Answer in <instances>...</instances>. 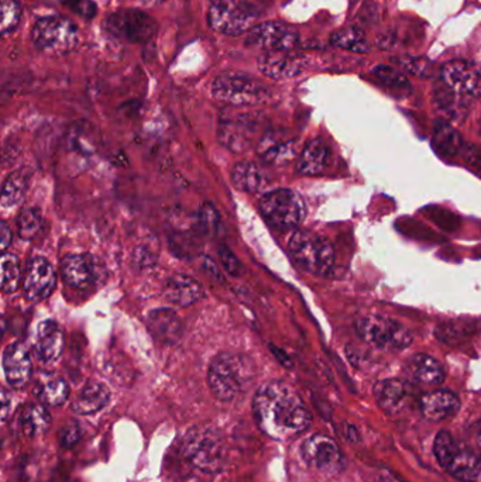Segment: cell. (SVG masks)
Returning a JSON list of instances; mask_svg holds the SVG:
<instances>
[{
	"instance_id": "obj_39",
	"label": "cell",
	"mask_w": 481,
	"mask_h": 482,
	"mask_svg": "<svg viewBox=\"0 0 481 482\" xmlns=\"http://www.w3.org/2000/svg\"><path fill=\"white\" fill-rule=\"evenodd\" d=\"M373 73L382 85L391 88V90H404V88H408L409 86L407 78H404L402 73H399V71L394 70L391 66H375Z\"/></svg>"
},
{
	"instance_id": "obj_4",
	"label": "cell",
	"mask_w": 481,
	"mask_h": 482,
	"mask_svg": "<svg viewBox=\"0 0 481 482\" xmlns=\"http://www.w3.org/2000/svg\"><path fill=\"white\" fill-rule=\"evenodd\" d=\"M292 258L304 270L315 275H328L335 265V248L328 238L309 230H298L288 243Z\"/></svg>"
},
{
	"instance_id": "obj_9",
	"label": "cell",
	"mask_w": 481,
	"mask_h": 482,
	"mask_svg": "<svg viewBox=\"0 0 481 482\" xmlns=\"http://www.w3.org/2000/svg\"><path fill=\"white\" fill-rule=\"evenodd\" d=\"M34 46L51 56L73 51L78 44V29L65 17L47 16L37 22L31 33Z\"/></svg>"
},
{
	"instance_id": "obj_22",
	"label": "cell",
	"mask_w": 481,
	"mask_h": 482,
	"mask_svg": "<svg viewBox=\"0 0 481 482\" xmlns=\"http://www.w3.org/2000/svg\"><path fill=\"white\" fill-rule=\"evenodd\" d=\"M289 51L267 53L259 60V68L272 80H288L305 70L306 61L303 56H292Z\"/></svg>"
},
{
	"instance_id": "obj_13",
	"label": "cell",
	"mask_w": 481,
	"mask_h": 482,
	"mask_svg": "<svg viewBox=\"0 0 481 482\" xmlns=\"http://www.w3.org/2000/svg\"><path fill=\"white\" fill-rule=\"evenodd\" d=\"M298 41V33L279 22H267L253 27L247 37V46L256 47L267 53L294 50Z\"/></svg>"
},
{
	"instance_id": "obj_7",
	"label": "cell",
	"mask_w": 481,
	"mask_h": 482,
	"mask_svg": "<svg viewBox=\"0 0 481 482\" xmlns=\"http://www.w3.org/2000/svg\"><path fill=\"white\" fill-rule=\"evenodd\" d=\"M260 211L270 225L279 230L298 228L306 213L303 198L292 189L267 192L260 199Z\"/></svg>"
},
{
	"instance_id": "obj_1",
	"label": "cell",
	"mask_w": 481,
	"mask_h": 482,
	"mask_svg": "<svg viewBox=\"0 0 481 482\" xmlns=\"http://www.w3.org/2000/svg\"><path fill=\"white\" fill-rule=\"evenodd\" d=\"M253 415L260 430L276 440L294 439L313 423L303 398L284 381H271L260 387L253 400Z\"/></svg>"
},
{
	"instance_id": "obj_17",
	"label": "cell",
	"mask_w": 481,
	"mask_h": 482,
	"mask_svg": "<svg viewBox=\"0 0 481 482\" xmlns=\"http://www.w3.org/2000/svg\"><path fill=\"white\" fill-rule=\"evenodd\" d=\"M446 88L458 96L481 95V70L470 61H451L442 68Z\"/></svg>"
},
{
	"instance_id": "obj_5",
	"label": "cell",
	"mask_w": 481,
	"mask_h": 482,
	"mask_svg": "<svg viewBox=\"0 0 481 482\" xmlns=\"http://www.w3.org/2000/svg\"><path fill=\"white\" fill-rule=\"evenodd\" d=\"M356 331L365 343L384 351H401L414 341L411 331L394 319L365 314L356 321Z\"/></svg>"
},
{
	"instance_id": "obj_14",
	"label": "cell",
	"mask_w": 481,
	"mask_h": 482,
	"mask_svg": "<svg viewBox=\"0 0 481 482\" xmlns=\"http://www.w3.org/2000/svg\"><path fill=\"white\" fill-rule=\"evenodd\" d=\"M107 26L113 34L124 37L132 43H146L157 30L156 22L149 14L133 9L112 14L107 19Z\"/></svg>"
},
{
	"instance_id": "obj_11",
	"label": "cell",
	"mask_w": 481,
	"mask_h": 482,
	"mask_svg": "<svg viewBox=\"0 0 481 482\" xmlns=\"http://www.w3.org/2000/svg\"><path fill=\"white\" fill-rule=\"evenodd\" d=\"M262 120L259 113L239 112L223 117L219 139L233 152H243L256 140H262Z\"/></svg>"
},
{
	"instance_id": "obj_33",
	"label": "cell",
	"mask_w": 481,
	"mask_h": 482,
	"mask_svg": "<svg viewBox=\"0 0 481 482\" xmlns=\"http://www.w3.org/2000/svg\"><path fill=\"white\" fill-rule=\"evenodd\" d=\"M331 43L339 48L352 51V53H369V41L365 40V34L358 30L357 27H346L342 30H338L331 37Z\"/></svg>"
},
{
	"instance_id": "obj_16",
	"label": "cell",
	"mask_w": 481,
	"mask_h": 482,
	"mask_svg": "<svg viewBox=\"0 0 481 482\" xmlns=\"http://www.w3.org/2000/svg\"><path fill=\"white\" fill-rule=\"evenodd\" d=\"M373 393L380 409L389 415L405 412L415 400L414 387L408 381L399 378L379 381L373 388Z\"/></svg>"
},
{
	"instance_id": "obj_24",
	"label": "cell",
	"mask_w": 481,
	"mask_h": 482,
	"mask_svg": "<svg viewBox=\"0 0 481 482\" xmlns=\"http://www.w3.org/2000/svg\"><path fill=\"white\" fill-rule=\"evenodd\" d=\"M147 326L157 340L166 344H176L183 337V323L178 314L171 309H154L147 317Z\"/></svg>"
},
{
	"instance_id": "obj_41",
	"label": "cell",
	"mask_w": 481,
	"mask_h": 482,
	"mask_svg": "<svg viewBox=\"0 0 481 482\" xmlns=\"http://www.w3.org/2000/svg\"><path fill=\"white\" fill-rule=\"evenodd\" d=\"M219 258L226 272H229L232 277H239L242 274V264H240L239 258L233 254L230 248L220 247Z\"/></svg>"
},
{
	"instance_id": "obj_28",
	"label": "cell",
	"mask_w": 481,
	"mask_h": 482,
	"mask_svg": "<svg viewBox=\"0 0 481 482\" xmlns=\"http://www.w3.org/2000/svg\"><path fill=\"white\" fill-rule=\"evenodd\" d=\"M110 400L109 388L102 383H90L78 393L73 402V410L77 415H92L107 407Z\"/></svg>"
},
{
	"instance_id": "obj_30",
	"label": "cell",
	"mask_w": 481,
	"mask_h": 482,
	"mask_svg": "<svg viewBox=\"0 0 481 482\" xmlns=\"http://www.w3.org/2000/svg\"><path fill=\"white\" fill-rule=\"evenodd\" d=\"M233 185L247 194H259L266 186V176L257 164L242 161L236 164L232 171Z\"/></svg>"
},
{
	"instance_id": "obj_44",
	"label": "cell",
	"mask_w": 481,
	"mask_h": 482,
	"mask_svg": "<svg viewBox=\"0 0 481 482\" xmlns=\"http://www.w3.org/2000/svg\"><path fill=\"white\" fill-rule=\"evenodd\" d=\"M9 407H11V398L7 395V391L2 392V420L6 422L7 415H9Z\"/></svg>"
},
{
	"instance_id": "obj_18",
	"label": "cell",
	"mask_w": 481,
	"mask_h": 482,
	"mask_svg": "<svg viewBox=\"0 0 481 482\" xmlns=\"http://www.w3.org/2000/svg\"><path fill=\"white\" fill-rule=\"evenodd\" d=\"M56 284V272L48 260L43 257L30 260L23 278V291L29 301H44L53 294Z\"/></svg>"
},
{
	"instance_id": "obj_31",
	"label": "cell",
	"mask_w": 481,
	"mask_h": 482,
	"mask_svg": "<svg viewBox=\"0 0 481 482\" xmlns=\"http://www.w3.org/2000/svg\"><path fill=\"white\" fill-rule=\"evenodd\" d=\"M34 393L46 407H61L70 397V387L67 381L58 375H46L37 383Z\"/></svg>"
},
{
	"instance_id": "obj_20",
	"label": "cell",
	"mask_w": 481,
	"mask_h": 482,
	"mask_svg": "<svg viewBox=\"0 0 481 482\" xmlns=\"http://www.w3.org/2000/svg\"><path fill=\"white\" fill-rule=\"evenodd\" d=\"M31 357L19 341L9 344L4 351V371L7 383L13 388H23L31 378Z\"/></svg>"
},
{
	"instance_id": "obj_37",
	"label": "cell",
	"mask_w": 481,
	"mask_h": 482,
	"mask_svg": "<svg viewBox=\"0 0 481 482\" xmlns=\"http://www.w3.org/2000/svg\"><path fill=\"white\" fill-rule=\"evenodd\" d=\"M200 225L206 235L219 236L223 231L219 211L212 203H203L200 211Z\"/></svg>"
},
{
	"instance_id": "obj_6",
	"label": "cell",
	"mask_w": 481,
	"mask_h": 482,
	"mask_svg": "<svg viewBox=\"0 0 481 482\" xmlns=\"http://www.w3.org/2000/svg\"><path fill=\"white\" fill-rule=\"evenodd\" d=\"M260 11L252 0H210L208 21L213 30L240 36L252 30Z\"/></svg>"
},
{
	"instance_id": "obj_43",
	"label": "cell",
	"mask_w": 481,
	"mask_h": 482,
	"mask_svg": "<svg viewBox=\"0 0 481 482\" xmlns=\"http://www.w3.org/2000/svg\"><path fill=\"white\" fill-rule=\"evenodd\" d=\"M12 243V230L7 225V221H2L0 223V250L2 253H6L7 247Z\"/></svg>"
},
{
	"instance_id": "obj_38",
	"label": "cell",
	"mask_w": 481,
	"mask_h": 482,
	"mask_svg": "<svg viewBox=\"0 0 481 482\" xmlns=\"http://www.w3.org/2000/svg\"><path fill=\"white\" fill-rule=\"evenodd\" d=\"M21 7L17 0H2V33L13 31L21 22Z\"/></svg>"
},
{
	"instance_id": "obj_32",
	"label": "cell",
	"mask_w": 481,
	"mask_h": 482,
	"mask_svg": "<svg viewBox=\"0 0 481 482\" xmlns=\"http://www.w3.org/2000/svg\"><path fill=\"white\" fill-rule=\"evenodd\" d=\"M29 178L30 176L23 169L7 176L2 188V208H16L21 205L29 189Z\"/></svg>"
},
{
	"instance_id": "obj_35",
	"label": "cell",
	"mask_w": 481,
	"mask_h": 482,
	"mask_svg": "<svg viewBox=\"0 0 481 482\" xmlns=\"http://www.w3.org/2000/svg\"><path fill=\"white\" fill-rule=\"evenodd\" d=\"M434 147L443 157H455L461 149V137L453 127L442 125L434 136Z\"/></svg>"
},
{
	"instance_id": "obj_40",
	"label": "cell",
	"mask_w": 481,
	"mask_h": 482,
	"mask_svg": "<svg viewBox=\"0 0 481 482\" xmlns=\"http://www.w3.org/2000/svg\"><path fill=\"white\" fill-rule=\"evenodd\" d=\"M81 436H82V430H81L80 423L75 422V420L65 423L58 432V440H60V444L64 449L75 446L80 442Z\"/></svg>"
},
{
	"instance_id": "obj_12",
	"label": "cell",
	"mask_w": 481,
	"mask_h": 482,
	"mask_svg": "<svg viewBox=\"0 0 481 482\" xmlns=\"http://www.w3.org/2000/svg\"><path fill=\"white\" fill-rule=\"evenodd\" d=\"M301 454L306 466L321 474L333 476L345 469V457L340 447L326 435H314L306 439L301 447Z\"/></svg>"
},
{
	"instance_id": "obj_3",
	"label": "cell",
	"mask_w": 481,
	"mask_h": 482,
	"mask_svg": "<svg viewBox=\"0 0 481 482\" xmlns=\"http://www.w3.org/2000/svg\"><path fill=\"white\" fill-rule=\"evenodd\" d=\"M434 454L442 469L461 482H478L481 479V452L468 443L441 430L434 442Z\"/></svg>"
},
{
	"instance_id": "obj_15",
	"label": "cell",
	"mask_w": 481,
	"mask_h": 482,
	"mask_svg": "<svg viewBox=\"0 0 481 482\" xmlns=\"http://www.w3.org/2000/svg\"><path fill=\"white\" fill-rule=\"evenodd\" d=\"M102 263L90 254H71L61 262V274L70 287L87 291L102 280Z\"/></svg>"
},
{
	"instance_id": "obj_10",
	"label": "cell",
	"mask_w": 481,
	"mask_h": 482,
	"mask_svg": "<svg viewBox=\"0 0 481 482\" xmlns=\"http://www.w3.org/2000/svg\"><path fill=\"white\" fill-rule=\"evenodd\" d=\"M186 459L203 471H216L225 461V444L219 433L208 427L191 430L184 442Z\"/></svg>"
},
{
	"instance_id": "obj_45",
	"label": "cell",
	"mask_w": 481,
	"mask_h": 482,
	"mask_svg": "<svg viewBox=\"0 0 481 482\" xmlns=\"http://www.w3.org/2000/svg\"><path fill=\"white\" fill-rule=\"evenodd\" d=\"M143 2L147 4H159V2H163V0H143Z\"/></svg>"
},
{
	"instance_id": "obj_25",
	"label": "cell",
	"mask_w": 481,
	"mask_h": 482,
	"mask_svg": "<svg viewBox=\"0 0 481 482\" xmlns=\"http://www.w3.org/2000/svg\"><path fill=\"white\" fill-rule=\"evenodd\" d=\"M405 370L412 380L425 385H439L445 381V368L429 354L418 353L409 357Z\"/></svg>"
},
{
	"instance_id": "obj_19",
	"label": "cell",
	"mask_w": 481,
	"mask_h": 482,
	"mask_svg": "<svg viewBox=\"0 0 481 482\" xmlns=\"http://www.w3.org/2000/svg\"><path fill=\"white\" fill-rule=\"evenodd\" d=\"M65 347L63 329L54 321H44L37 327L34 354L43 364H53L60 358Z\"/></svg>"
},
{
	"instance_id": "obj_36",
	"label": "cell",
	"mask_w": 481,
	"mask_h": 482,
	"mask_svg": "<svg viewBox=\"0 0 481 482\" xmlns=\"http://www.w3.org/2000/svg\"><path fill=\"white\" fill-rule=\"evenodd\" d=\"M41 213L39 209L27 208L21 211L17 219V231L24 240H31L39 233L41 228Z\"/></svg>"
},
{
	"instance_id": "obj_34",
	"label": "cell",
	"mask_w": 481,
	"mask_h": 482,
	"mask_svg": "<svg viewBox=\"0 0 481 482\" xmlns=\"http://www.w3.org/2000/svg\"><path fill=\"white\" fill-rule=\"evenodd\" d=\"M0 272H2V291L4 294H13L21 281V262L17 255L12 253H4L2 263H0Z\"/></svg>"
},
{
	"instance_id": "obj_29",
	"label": "cell",
	"mask_w": 481,
	"mask_h": 482,
	"mask_svg": "<svg viewBox=\"0 0 481 482\" xmlns=\"http://www.w3.org/2000/svg\"><path fill=\"white\" fill-rule=\"evenodd\" d=\"M21 427L24 436L36 437L43 436L51 427L50 412L43 403H29L24 407L21 415Z\"/></svg>"
},
{
	"instance_id": "obj_2",
	"label": "cell",
	"mask_w": 481,
	"mask_h": 482,
	"mask_svg": "<svg viewBox=\"0 0 481 482\" xmlns=\"http://www.w3.org/2000/svg\"><path fill=\"white\" fill-rule=\"evenodd\" d=\"M254 377V364L242 354H219L213 358L208 371L210 391L222 402L237 400L246 392Z\"/></svg>"
},
{
	"instance_id": "obj_8",
	"label": "cell",
	"mask_w": 481,
	"mask_h": 482,
	"mask_svg": "<svg viewBox=\"0 0 481 482\" xmlns=\"http://www.w3.org/2000/svg\"><path fill=\"white\" fill-rule=\"evenodd\" d=\"M212 95L232 106H256L270 98L269 90L253 76L222 73L212 83Z\"/></svg>"
},
{
	"instance_id": "obj_23",
	"label": "cell",
	"mask_w": 481,
	"mask_h": 482,
	"mask_svg": "<svg viewBox=\"0 0 481 482\" xmlns=\"http://www.w3.org/2000/svg\"><path fill=\"white\" fill-rule=\"evenodd\" d=\"M163 295L169 304L186 307L200 302L205 292L195 278L176 274L169 278L164 285Z\"/></svg>"
},
{
	"instance_id": "obj_42",
	"label": "cell",
	"mask_w": 481,
	"mask_h": 482,
	"mask_svg": "<svg viewBox=\"0 0 481 482\" xmlns=\"http://www.w3.org/2000/svg\"><path fill=\"white\" fill-rule=\"evenodd\" d=\"M405 68L409 71V73H415V75L419 76H429L431 75L432 65L428 60H424V58H419V60H409L404 64Z\"/></svg>"
},
{
	"instance_id": "obj_26",
	"label": "cell",
	"mask_w": 481,
	"mask_h": 482,
	"mask_svg": "<svg viewBox=\"0 0 481 482\" xmlns=\"http://www.w3.org/2000/svg\"><path fill=\"white\" fill-rule=\"evenodd\" d=\"M259 156L270 164H287L296 154L294 140L286 139L279 133H267L259 142Z\"/></svg>"
},
{
	"instance_id": "obj_27",
	"label": "cell",
	"mask_w": 481,
	"mask_h": 482,
	"mask_svg": "<svg viewBox=\"0 0 481 482\" xmlns=\"http://www.w3.org/2000/svg\"><path fill=\"white\" fill-rule=\"evenodd\" d=\"M331 151L325 142L321 139L313 140L306 144L301 152L296 164V171L301 176H315L322 174L329 164Z\"/></svg>"
},
{
	"instance_id": "obj_21",
	"label": "cell",
	"mask_w": 481,
	"mask_h": 482,
	"mask_svg": "<svg viewBox=\"0 0 481 482\" xmlns=\"http://www.w3.org/2000/svg\"><path fill=\"white\" fill-rule=\"evenodd\" d=\"M419 409L426 420L438 423L449 419L460 409V400L451 391H432L419 398Z\"/></svg>"
}]
</instances>
